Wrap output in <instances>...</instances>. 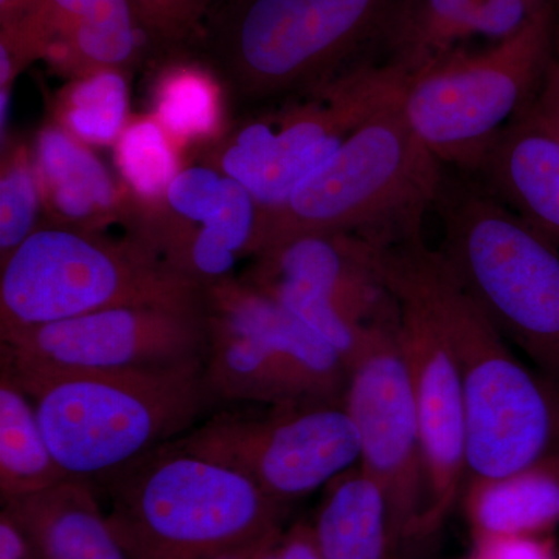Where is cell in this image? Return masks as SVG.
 Instances as JSON below:
<instances>
[{"label": "cell", "instance_id": "obj_1", "mask_svg": "<svg viewBox=\"0 0 559 559\" xmlns=\"http://www.w3.org/2000/svg\"><path fill=\"white\" fill-rule=\"evenodd\" d=\"M447 334L465 400L466 481L498 479L559 452V385L532 373L421 230L392 240Z\"/></svg>", "mask_w": 559, "mask_h": 559}, {"label": "cell", "instance_id": "obj_2", "mask_svg": "<svg viewBox=\"0 0 559 559\" xmlns=\"http://www.w3.org/2000/svg\"><path fill=\"white\" fill-rule=\"evenodd\" d=\"M94 484L128 559H219L263 549L283 532L286 507L171 441Z\"/></svg>", "mask_w": 559, "mask_h": 559}, {"label": "cell", "instance_id": "obj_3", "mask_svg": "<svg viewBox=\"0 0 559 559\" xmlns=\"http://www.w3.org/2000/svg\"><path fill=\"white\" fill-rule=\"evenodd\" d=\"M400 0H210L201 44L252 106L311 90L370 60Z\"/></svg>", "mask_w": 559, "mask_h": 559}, {"label": "cell", "instance_id": "obj_4", "mask_svg": "<svg viewBox=\"0 0 559 559\" xmlns=\"http://www.w3.org/2000/svg\"><path fill=\"white\" fill-rule=\"evenodd\" d=\"M11 377L35 404L68 476L98 479L179 439L215 404L204 358L103 373Z\"/></svg>", "mask_w": 559, "mask_h": 559}, {"label": "cell", "instance_id": "obj_5", "mask_svg": "<svg viewBox=\"0 0 559 559\" xmlns=\"http://www.w3.org/2000/svg\"><path fill=\"white\" fill-rule=\"evenodd\" d=\"M440 253L492 325L559 385V246L473 176L444 167Z\"/></svg>", "mask_w": 559, "mask_h": 559}, {"label": "cell", "instance_id": "obj_6", "mask_svg": "<svg viewBox=\"0 0 559 559\" xmlns=\"http://www.w3.org/2000/svg\"><path fill=\"white\" fill-rule=\"evenodd\" d=\"M443 176L444 165L412 131L400 97L360 124L288 200L261 213L257 253L300 235L385 242L421 230Z\"/></svg>", "mask_w": 559, "mask_h": 559}, {"label": "cell", "instance_id": "obj_7", "mask_svg": "<svg viewBox=\"0 0 559 559\" xmlns=\"http://www.w3.org/2000/svg\"><path fill=\"white\" fill-rule=\"evenodd\" d=\"M0 329H25L123 307L204 308V286L134 235L47 224L0 264Z\"/></svg>", "mask_w": 559, "mask_h": 559}, {"label": "cell", "instance_id": "obj_8", "mask_svg": "<svg viewBox=\"0 0 559 559\" xmlns=\"http://www.w3.org/2000/svg\"><path fill=\"white\" fill-rule=\"evenodd\" d=\"M557 0L480 51L457 49L406 79L412 131L451 170L474 175L500 132L538 97L554 60Z\"/></svg>", "mask_w": 559, "mask_h": 559}, {"label": "cell", "instance_id": "obj_9", "mask_svg": "<svg viewBox=\"0 0 559 559\" xmlns=\"http://www.w3.org/2000/svg\"><path fill=\"white\" fill-rule=\"evenodd\" d=\"M406 75L370 60L336 79L263 103L209 145L210 167L237 180L261 212L278 207L360 124L403 94Z\"/></svg>", "mask_w": 559, "mask_h": 559}, {"label": "cell", "instance_id": "obj_10", "mask_svg": "<svg viewBox=\"0 0 559 559\" xmlns=\"http://www.w3.org/2000/svg\"><path fill=\"white\" fill-rule=\"evenodd\" d=\"M171 443L237 471L283 507L326 487L360 455L344 403L234 406Z\"/></svg>", "mask_w": 559, "mask_h": 559}, {"label": "cell", "instance_id": "obj_11", "mask_svg": "<svg viewBox=\"0 0 559 559\" xmlns=\"http://www.w3.org/2000/svg\"><path fill=\"white\" fill-rule=\"evenodd\" d=\"M377 242V260L399 307V340L417 404L428 500L415 538L443 525L466 484V418L454 353L414 275L392 241Z\"/></svg>", "mask_w": 559, "mask_h": 559}, {"label": "cell", "instance_id": "obj_12", "mask_svg": "<svg viewBox=\"0 0 559 559\" xmlns=\"http://www.w3.org/2000/svg\"><path fill=\"white\" fill-rule=\"evenodd\" d=\"M204 308H109L79 318L0 329V366L16 374L103 373L204 358Z\"/></svg>", "mask_w": 559, "mask_h": 559}, {"label": "cell", "instance_id": "obj_13", "mask_svg": "<svg viewBox=\"0 0 559 559\" xmlns=\"http://www.w3.org/2000/svg\"><path fill=\"white\" fill-rule=\"evenodd\" d=\"M344 406L358 432L359 466L384 491L400 543L415 538L428 480L399 316L374 325L349 362Z\"/></svg>", "mask_w": 559, "mask_h": 559}, {"label": "cell", "instance_id": "obj_14", "mask_svg": "<svg viewBox=\"0 0 559 559\" xmlns=\"http://www.w3.org/2000/svg\"><path fill=\"white\" fill-rule=\"evenodd\" d=\"M261 207L241 183L205 165L182 168L164 204L145 212L140 237L180 274L200 285L230 277L255 255Z\"/></svg>", "mask_w": 559, "mask_h": 559}, {"label": "cell", "instance_id": "obj_15", "mask_svg": "<svg viewBox=\"0 0 559 559\" xmlns=\"http://www.w3.org/2000/svg\"><path fill=\"white\" fill-rule=\"evenodd\" d=\"M153 49L130 0H33L0 25V75L16 80L33 61L70 79L102 69L127 72Z\"/></svg>", "mask_w": 559, "mask_h": 559}, {"label": "cell", "instance_id": "obj_16", "mask_svg": "<svg viewBox=\"0 0 559 559\" xmlns=\"http://www.w3.org/2000/svg\"><path fill=\"white\" fill-rule=\"evenodd\" d=\"M242 280L323 301L362 326L399 316L378 267L377 245L360 235H300L278 242L257 253Z\"/></svg>", "mask_w": 559, "mask_h": 559}, {"label": "cell", "instance_id": "obj_17", "mask_svg": "<svg viewBox=\"0 0 559 559\" xmlns=\"http://www.w3.org/2000/svg\"><path fill=\"white\" fill-rule=\"evenodd\" d=\"M555 0H400L380 57L409 79L471 38H510Z\"/></svg>", "mask_w": 559, "mask_h": 559}, {"label": "cell", "instance_id": "obj_18", "mask_svg": "<svg viewBox=\"0 0 559 559\" xmlns=\"http://www.w3.org/2000/svg\"><path fill=\"white\" fill-rule=\"evenodd\" d=\"M33 159L49 224L90 234H106L119 224L138 234L145 209L60 124H46L39 131Z\"/></svg>", "mask_w": 559, "mask_h": 559}, {"label": "cell", "instance_id": "obj_19", "mask_svg": "<svg viewBox=\"0 0 559 559\" xmlns=\"http://www.w3.org/2000/svg\"><path fill=\"white\" fill-rule=\"evenodd\" d=\"M204 307L227 316L266 342L312 400L344 403L347 364L329 342L277 300L231 275L205 286Z\"/></svg>", "mask_w": 559, "mask_h": 559}, {"label": "cell", "instance_id": "obj_20", "mask_svg": "<svg viewBox=\"0 0 559 559\" xmlns=\"http://www.w3.org/2000/svg\"><path fill=\"white\" fill-rule=\"evenodd\" d=\"M94 480L68 479L2 502L36 559H128L108 513L103 511Z\"/></svg>", "mask_w": 559, "mask_h": 559}, {"label": "cell", "instance_id": "obj_21", "mask_svg": "<svg viewBox=\"0 0 559 559\" xmlns=\"http://www.w3.org/2000/svg\"><path fill=\"white\" fill-rule=\"evenodd\" d=\"M469 176L559 246V140L538 120L522 114Z\"/></svg>", "mask_w": 559, "mask_h": 559}, {"label": "cell", "instance_id": "obj_22", "mask_svg": "<svg viewBox=\"0 0 559 559\" xmlns=\"http://www.w3.org/2000/svg\"><path fill=\"white\" fill-rule=\"evenodd\" d=\"M205 310V381L215 403L280 406L323 403L308 395L296 374L252 331L227 316Z\"/></svg>", "mask_w": 559, "mask_h": 559}, {"label": "cell", "instance_id": "obj_23", "mask_svg": "<svg viewBox=\"0 0 559 559\" xmlns=\"http://www.w3.org/2000/svg\"><path fill=\"white\" fill-rule=\"evenodd\" d=\"M312 525L322 559H393L401 544L384 491L359 463L326 485Z\"/></svg>", "mask_w": 559, "mask_h": 559}, {"label": "cell", "instance_id": "obj_24", "mask_svg": "<svg viewBox=\"0 0 559 559\" xmlns=\"http://www.w3.org/2000/svg\"><path fill=\"white\" fill-rule=\"evenodd\" d=\"M474 536H543L559 522V452L498 479L466 481Z\"/></svg>", "mask_w": 559, "mask_h": 559}, {"label": "cell", "instance_id": "obj_25", "mask_svg": "<svg viewBox=\"0 0 559 559\" xmlns=\"http://www.w3.org/2000/svg\"><path fill=\"white\" fill-rule=\"evenodd\" d=\"M51 454L35 404L25 390L0 369V498L38 492L68 479Z\"/></svg>", "mask_w": 559, "mask_h": 559}, {"label": "cell", "instance_id": "obj_26", "mask_svg": "<svg viewBox=\"0 0 559 559\" xmlns=\"http://www.w3.org/2000/svg\"><path fill=\"white\" fill-rule=\"evenodd\" d=\"M221 80L215 69L180 57L157 72L151 116L179 148L190 143L212 145L227 131Z\"/></svg>", "mask_w": 559, "mask_h": 559}, {"label": "cell", "instance_id": "obj_27", "mask_svg": "<svg viewBox=\"0 0 559 559\" xmlns=\"http://www.w3.org/2000/svg\"><path fill=\"white\" fill-rule=\"evenodd\" d=\"M130 119L124 70H94L70 79L57 98V124L87 145H116Z\"/></svg>", "mask_w": 559, "mask_h": 559}, {"label": "cell", "instance_id": "obj_28", "mask_svg": "<svg viewBox=\"0 0 559 559\" xmlns=\"http://www.w3.org/2000/svg\"><path fill=\"white\" fill-rule=\"evenodd\" d=\"M123 186L146 212L164 204L179 175V145L153 116L132 117L116 145Z\"/></svg>", "mask_w": 559, "mask_h": 559}, {"label": "cell", "instance_id": "obj_29", "mask_svg": "<svg viewBox=\"0 0 559 559\" xmlns=\"http://www.w3.org/2000/svg\"><path fill=\"white\" fill-rule=\"evenodd\" d=\"M40 198L33 151L9 140L0 167V264L38 229Z\"/></svg>", "mask_w": 559, "mask_h": 559}, {"label": "cell", "instance_id": "obj_30", "mask_svg": "<svg viewBox=\"0 0 559 559\" xmlns=\"http://www.w3.org/2000/svg\"><path fill=\"white\" fill-rule=\"evenodd\" d=\"M153 49L170 53L201 43L209 0H130Z\"/></svg>", "mask_w": 559, "mask_h": 559}, {"label": "cell", "instance_id": "obj_31", "mask_svg": "<svg viewBox=\"0 0 559 559\" xmlns=\"http://www.w3.org/2000/svg\"><path fill=\"white\" fill-rule=\"evenodd\" d=\"M465 559H557L554 546L543 536H474Z\"/></svg>", "mask_w": 559, "mask_h": 559}, {"label": "cell", "instance_id": "obj_32", "mask_svg": "<svg viewBox=\"0 0 559 559\" xmlns=\"http://www.w3.org/2000/svg\"><path fill=\"white\" fill-rule=\"evenodd\" d=\"M525 112L559 140V73L549 69L538 97Z\"/></svg>", "mask_w": 559, "mask_h": 559}, {"label": "cell", "instance_id": "obj_33", "mask_svg": "<svg viewBox=\"0 0 559 559\" xmlns=\"http://www.w3.org/2000/svg\"><path fill=\"white\" fill-rule=\"evenodd\" d=\"M0 559H36L13 522L0 513Z\"/></svg>", "mask_w": 559, "mask_h": 559}, {"label": "cell", "instance_id": "obj_34", "mask_svg": "<svg viewBox=\"0 0 559 559\" xmlns=\"http://www.w3.org/2000/svg\"><path fill=\"white\" fill-rule=\"evenodd\" d=\"M32 2L33 0H0V25L17 20Z\"/></svg>", "mask_w": 559, "mask_h": 559}, {"label": "cell", "instance_id": "obj_35", "mask_svg": "<svg viewBox=\"0 0 559 559\" xmlns=\"http://www.w3.org/2000/svg\"><path fill=\"white\" fill-rule=\"evenodd\" d=\"M550 69L559 73V0H557V27H555L554 60H551Z\"/></svg>", "mask_w": 559, "mask_h": 559}, {"label": "cell", "instance_id": "obj_36", "mask_svg": "<svg viewBox=\"0 0 559 559\" xmlns=\"http://www.w3.org/2000/svg\"><path fill=\"white\" fill-rule=\"evenodd\" d=\"M266 547V546H264ZM261 549L259 550H250V551H241V554H235V555H229V557H224V558H219V559H253V557H255L257 554H259Z\"/></svg>", "mask_w": 559, "mask_h": 559}]
</instances>
